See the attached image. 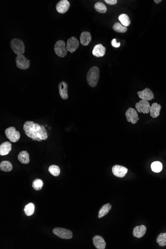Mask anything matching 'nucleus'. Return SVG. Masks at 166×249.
Returning a JSON list of instances; mask_svg holds the SVG:
<instances>
[{
	"label": "nucleus",
	"instance_id": "nucleus-27",
	"mask_svg": "<svg viewBox=\"0 0 166 249\" xmlns=\"http://www.w3.org/2000/svg\"><path fill=\"white\" fill-rule=\"evenodd\" d=\"M113 29L114 31L119 33H124L127 31V27L123 26L122 24L118 22H115L113 25Z\"/></svg>",
	"mask_w": 166,
	"mask_h": 249
},
{
	"label": "nucleus",
	"instance_id": "nucleus-4",
	"mask_svg": "<svg viewBox=\"0 0 166 249\" xmlns=\"http://www.w3.org/2000/svg\"><path fill=\"white\" fill-rule=\"evenodd\" d=\"M5 134L7 139L12 142H16L20 138V133L16 131V129L13 127L7 128L5 131Z\"/></svg>",
	"mask_w": 166,
	"mask_h": 249
},
{
	"label": "nucleus",
	"instance_id": "nucleus-34",
	"mask_svg": "<svg viewBox=\"0 0 166 249\" xmlns=\"http://www.w3.org/2000/svg\"><path fill=\"white\" fill-rule=\"evenodd\" d=\"M154 2L156 4H159L160 2H161L162 1V0H154Z\"/></svg>",
	"mask_w": 166,
	"mask_h": 249
},
{
	"label": "nucleus",
	"instance_id": "nucleus-5",
	"mask_svg": "<svg viewBox=\"0 0 166 249\" xmlns=\"http://www.w3.org/2000/svg\"><path fill=\"white\" fill-rule=\"evenodd\" d=\"M54 234L63 239H71L73 233L69 230L65 228H55L53 230Z\"/></svg>",
	"mask_w": 166,
	"mask_h": 249
},
{
	"label": "nucleus",
	"instance_id": "nucleus-11",
	"mask_svg": "<svg viewBox=\"0 0 166 249\" xmlns=\"http://www.w3.org/2000/svg\"><path fill=\"white\" fill-rule=\"evenodd\" d=\"M137 94L139 98L143 100L149 101L154 99V93L149 88H145L142 91L138 92Z\"/></svg>",
	"mask_w": 166,
	"mask_h": 249
},
{
	"label": "nucleus",
	"instance_id": "nucleus-29",
	"mask_svg": "<svg viewBox=\"0 0 166 249\" xmlns=\"http://www.w3.org/2000/svg\"><path fill=\"white\" fill-rule=\"evenodd\" d=\"M156 241L159 245L161 247L166 246V232L161 233L158 236Z\"/></svg>",
	"mask_w": 166,
	"mask_h": 249
},
{
	"label": "nucleus",
	"instance_id": "nucleus-22",
	"mask_svg": "<svg viewBox=\"0 0 166 249\" xmlns=\"http://www.w3.org/2000/svg\"><path fill=\"white\" fill-rule=\"evenodd\" d=\"M111 208H112V205L109 203H107V204L104 205L99 210L98 217L99 218H102L104 216L106 215L109 212Z\"/></svg>",
	"mask_w": 166,
	"mask_h": 249
},
{
	"label": "nucleus",
	"instance_id": "nucleus-9",
	"mask_svg": "<svg viewBox=\"0 0 166 249\" xmlns=\"http://www.w3.org/2000/svg\"><path fill=\"white\" fill-rule=\"evenodd\" d=\"M125 116L127 117V121L132 124L136 123L139 119L136 110L131 108L127 109L125 113Z\"/></svg>",
	"mask_w": 166,
	"mask_h": 249
},
{
	"label": "nucleus",
	"instance_id": "nucleus-19",
	"mask_svg": "<svg viewBox=\"0 0 166 249\" xmlns=\"http://www.w3.org/2000/svg\"><path fill=\"white\" fill-rule=\"evenodd\" d=\"M12 150V144L10 142L2 143L0 145V155L6 156L8 155Z\"/></svg>",
	"mask_w": 166,
	"mask_h": 249
},
{
	"label": "nucleus",
	"instance_id": "nucleus-32",
	"mask_svg": "<svg viewBox=\"0 0 166 249\" xmlns=\"http://www.w3.org/2000/svg\"><path fill=\"white\" fill-rule=\"evenodd\" d=\"M111 44H112V46L113 47H115V48H118V47H119L120 46V42H117V39H113L112 40Z\"/></svg>",
	"mask_w": 166,
	"mask_h": 249
},
{
	"label": "nucleus",
	"instance_id": "nucleus-15",
	"mask_svg": "<svg viewBox=\"0 0 166 249\" xmlns=\"http://www.w3.org/2000/svg\"><path fill=\"white\" fill-rule=\"evenodd\" d=\"M93 244L98 249H104L106 246V243L103 237L100 236H95L93 237Z\"/></svg>",
	"mask_w": 166,
	"mask_h": 249
},
{
	"label": "nucleus",
	"instance_id": "nucleus-31",
	"mask_svg": "<svg viewBox=\"0 0 166 249\" xmlns=\"http://www.w3.org/2000/svg\"><path fill=\"white\" fill-rule=\"evenodd\" d=\"M44 186V182L40 179H35L32 182V187L35 191H39L42 189Z\"/></svg>",
	"mask_w": 166,
	"mask_h": 249
},
{
	"label": "nucleus",
	"instance_id": "nucleus-7",
	"mask_svg": "<svg viewBox=\"0 0 166 249\" xmlns=\"http://www.w3.org/2000/svg\"><path fill=\"white\" fill-rule=\"evenodd\" d=\"M150 107L151 106L149 102L143 99L140 100L135 104V108L138 112L144 114H148L150 113Z\"/></svg>",
	"mask_w": 166,
	"mask_h": 249
},
{
	"label": "nucleus",
	"instance_id": "nucleus-18",
	"mask_svg": "<svg viewBox=\"0 0 166 249\" xmlns=\"http://www.w3.org/2000/svg\"><path fill=\"white\" fill-rule=\"evenodd\" d=\"M146 230V227L145 225L137 226L134 228L133 235L136 238H141L144 236Z\"/></svg>",
	"mask_w": 166,
	"mask_h": 249
},
{
	"label": "nucleus",
	"instance_id": "nucleus-2",
	"mask_svg": "<svg viewBox=\"0 0 166 249\" xmlns=\"http://www.w3.org/2000/svg\"><path fill=\"white\" fill-rule=\"evenodd\" d=\"M99 78V69L97 66H93L90 69L87 75L88 84L90 87H95L98 84Z\"/></svg>",
	"mask_w": 166,
	"mask_h": 249
},
{
	"label": "nucleus",
	"instance_id": "nucleus-16",
	"mask_svg": "<svg viewBox=\"0 0 166 249\" xmlns=\"http://www.w3.org/2000/svg\"><path fill=\"white\" fill-rule=\"evenodd\" d=\"M106 49L101 44L96 45L93 50V54L97 57H101L105 55Z\"/></svg>",
	"mask_w": 166,
	"mask_h": 249
},
{
	"label": "nucleus",
	"instance_id": "nucleus-25",
	"mask_svg": "<svg viewBox=\"0 0 166 249\" xmlns=\"http://www.w3.org/2000/svg\"><path fill=\"white\" fill-rule=\"evenodd\" d=\"M25 214L27 216H30L34 214L35 212V206L33 203H29L25 206L24 208Z\"/></svg>",
	"mask_w": 166,
	"mask_h": 249
},
{
	"label": "nucleus",
	"instance_id": "nucleus-12",
	"mask_svg": "<svg viewBox=\"0 0 166 249\" xmlns=\"http://www.w3.org/2000/svg\"><path fill=\"white\" fill-rule=\"evenodd\" d=\"M112 172L113 174L117 177L123 178L127 175L128 169L123 166L114 165L112 168Z\"/></svg>",
	"mask_w": 166,
	"mask_h": 249
},
{
	"label": "nucleus",
	"instance_id": "nucleus-33",
	"mask_svg": "<svg viewBox=\"0 0 166 249\" xmlns=\"http://www.w3.org/2000/svg\"><path fill=\"white\" fill-rule=\"evenodd\" d=\"M105 2H107V4L113 5L117 4L118 1L117 0H105Z\"/></svg>",
	"mask_w": 166,
	"mask_h": 249
},
{
	"label": "nucleus",
	"instance_id": "nucleus-30",
	"mask_svg": "<svg viewBox=\"0 0 166 249\" xmlns=\"http://www.w3.org/2000/svg\"><path fill=\"white\" fill-rule=\"evenodd\" d=\"M48 171L54 177L58 176L60 173V168L58 166L56 165H53L50 166Z\"/></svg>",
	"mask_w": 166,
	"mask_h": 249
},
{
	"label": "nucleus",
	"instance_id": "nucleus-28",
	"mask_svg": "<svg viewBox=\"0 0 166 249\" xmlns=\"http://www.w3.org/2000/svg\"><path fill=\"white\" fill-rule=\"evenodd\" d=\"M152 171L155 173H160L163 169V165L159 161H155L153 162L151 165Z\"/></svg>",
	"mask_w": 166,
	"mask_h": 249
},
{
	"label": "nucleus",
	"instance_id": "nucleus-10",
	"mask_svg": "<svg viewBox=\"0 0 166 249\" xmlns=\"http://www.w3.org/2000/svg\"><path fill=\"white\" fill-rule=\"evenodd\" d=\"M79 47V42L76 37L72 36L68 39L66 45V49L71 53H73Z\"/></svg>",
	"mask_w": 166,
	"mask_h": 249
},
{
	"label": "nucleus",
	"instance_id": "nucleus-14",
	"mask_svg": "<svg viewBox=\"0 0 166 249\" xmlns=\"http://www.w3.org/2000/svg\"><path fill=\"white\" fill-rule=\"evenodd\" d=\"M67 88L68 84L64 81H62L58 84L59 92L62 99H67L68 98Z\"/></svg>",
	"mask_w": 166,
	"mask_h": 249
},
{
	"label": "nucleus",
	"instance_id": "nucleus-17",
	"mask_svg": "<svg viewBox=\"0 0 166 249\" xmlns=\"http://www.w3.org/2000/svg\"><path fill=\"white\" fill-rule=\"evenodd\" d=\"M161 109V105L158 104V103H153L150 107V116L153 118L159 117L160 114V110Z\"/></svg>",
	"mask_w": 166,
	"mask_h": 249
},
{
	"label": "nucleus",
	"instance_id": "nucleus-20",
	"mask_svg": "<svg viewBox=\"0 0 166 249\" xmlns=\"http://www.w3.org/2000/svg\"><path fill=\"white\" fill-rule=\"evenodd\" d=\"M92 40V36L88 31H83L80 36V42L84 46H87Z\"/></svg>",
	"mask_w": 166,
	"mask_h": 249
},
{
	"label": "nucleus",
	"instance_id": "nucleus-1",
	"mask_svg": "<svg viewBox=\"0 0 166 249\" xmlns=\"http://www.w3.org/2000/svg\"><path fill=\"white\" fill-rule=\"evenodd\" d=\"M25 134L34 141H41L48 138L47 132L44 125L35 123L34 122L27 121L23 127Z\"/></svg>",
	"mask_w": 166,
	"mask_h": 249
},
{
	"label": "nucleus",
	"instance_id": "nucleus-6",
	"mask_svg": "<svg viewBox=\"0 0 166 249\" xmlns=\"http://www.w3.org/2000/svg\"><path fill=\"white\" fill-rule=\"evenodd\" d=\"M65 42L63 40H58L54 45V51L60 57H64L67 53Z\"/></svg>",
	"mask_w": 166,
	"mask_h": 249
},
{
	"label": "nucleus",
	"instance_id": "nucleus-3",
	"mask_svg": "<svg viewBox=\"0 0 166 249\" xmlns=\"http://www.w3.org/2000/svg\"><path fill=\"white\" fill-rule=\"evenodd\" d=\"M11 47L12 51L17 55L23 54L25 52V44L23 41L20 39H12L11 41Z\"/></svg>",
	"mask_w": 166,
	"mask_h": 249
},
{
	"label": "nucleus",
	"instance_id": "nucleus-13",
	"mask_svg": "<svg viewBox=\"0 0 166 249\" xmlns=\"http://www.w3.org/2000/svg\"><path fill=\"white\" fill-rule=\"evenodd\" d=\"M70 6V4L68 1L61 0L56 5V10L60 14H64L68 11L69 9Z\"/></svg>",
	"mask_w": 166,
	"mask_h": 249
},
{
	"label": "nucleus",
	"instance_id": "nucleus-26",
	"mask_svg": "<svg viewBox=\"0 0 166 249\" xmlns=\"http://www.w3.org/2000/svg\"><path fill=\"white\" fill-rule=\"evenodd\" d=\"M94 7L95 9L98 12H99V13L104 14L105 12H107V7H106V6H105L104 4H103V2H96V3L95 4Z\"/></svg>",
	"mask_w": 166,
	"mask_h": 249
},
{
	"label": "nucleus",
	"instance_id": "nucleus-21",
	"mask_svg": "<svg viewBox=\"0 0 166 249\" xmlns=\"http://www.w3.org/2000/svg\"><path fill=\"white\" fill-rule=\"evenodd\" d=\"M18 160L22 164H28L30 163V155L26 151H22L18 155Z\"/></svg>",
	"mask_w": 166,
	"mask_h": 249
},
{
	"label": "nucleus",
	"instance_id": "nucleus-8",
	"mask_svg": "<svg viewBox=\"0 0 166 249\" xmlns=\"http://www.w3.org/2000/svg\"><path fill=\"white\" fill-rule=\"evenodd\" d=\"M16 66L20 69H27L30 67V60L26 58L23 54L17 55V57L16 58Z\"/></svg>",
	"mask_w": 166,
	"mask_h": 249
},
{
	"label": "nucleus",
	"instance_id": "nucleus-24",
	"mask_svg": "<svg viewBox=\"0 0 166 249\" xmlns=\"http://www.w3.org/2000/svg\"><path fill=\"white\" fill-rule=\"evenodd\" d=\"M12 169V164L7 161H3L0 163V170L1 171L9 172Z\"/></svg>",
	"mask_w": 166,
	"mask_h": 249
},
{
	"label": "nucleus",
	"instance_id": "nucleus-23",
	"mask_svg": "<svg viewBox=\"0 0 166 249\" xmlns=\"http://www.w3.org/2000/svg\"><path fill=\"white\" fill-rule=\"evenodd\" d=\"M118 20L123 26L127 27L131 24L130 19L127 15L125 14H121L118 16Z\"/></svg>",
	"mask_w": 166,
	"mask_h": 249
}]
</instances>
